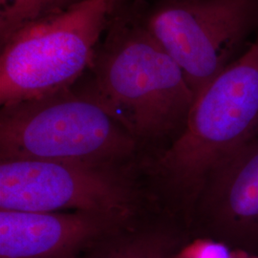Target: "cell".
I'll return each instance as SVG.
<instances>
[{
	"mask_svg": "<svg viewBox=\"0 0 258 258\" xmlns=\"http://www.w3.org/2000/svg\"><path fill=\"white\" fill-rule=\"evenodd\" d=\"M118 2L83 0L10 37L1 45V107L72 88L91 68Z\"/></svg>",
	"mask_w": 258,
	"mask_h": 258,
	"instance_id": "cell-4",
	"label": "cell"
},
{
	"mask_svg": "<svg viewBox=\"0 0 258 258\" xmlns=\"http://www.w3.org/2000/svg\"><path fill=\"white\" fill-rule=\"evenodd\" d=\"M140 142L85 91L2 106L0 161L125 165Z\"/></svg>",
	"mask_w": 258,
	"mask_h": 258,
	"instance_id": "cell-3",
	"label": "cell"
},
{
	"mask_svg": "<svg viewBox=\"0 0 258 258\" xmlns=\"http://www.w3.org/2000/svg\"><path fill=\"white\" fill-rule=\"evenodd\" d=\"M133 221L93 212L0 210V258H81Z\"/></svg>",
	"mask_w": 258,
	"mask_h": 258,
	"instance_id": "cell-8",
	"label": "cell"
},
{
	"mask_svg": "<svg viewBox=\"0 0 258 258\" xmlns=\"http://www.w3.org/2000/svg\"><path fill=\"white\" fill-rule=\"evenodd\" d=\"M160 1H162V0H160Z\"/></svg>",
	"mask_w": 258,
	"mask_h": 258,
	"instance_id": "cell-13",
	"label": "cell"
},
{
	"mask_svg": "<svg viewBox=\"0 0 258 258\" xmlns=\"http://www.w3.org/2000/svg\"><path fill=\"white\" fill-rule=\"evenodd\" d=\"M188 230L232 249L258 254V138L223 161L209 176Z\"/></svg>",
	"mask_w": 258,
	"mask_h": 258,
	"instance_id": "cell-7",
	"label": "cell"
},
{
	"mask_svg": "<svg viewBox=\"0 0 258 258\" xmlns=\"http://www.w3.org/2000/svg\"><path fill=\"white\" fill-rule=\"evenodd\" d=\"M235 258H258V254L250 253L241 249H235Z\"/></svg>",
	"mask_w": 258,
	"mask_h": 258,
	"instance_id": "cell-12",
	"label": "cell"
},
{
	"mask_svg": "<svg viewBox=\"0 0 258 258\" xmlns=\"http://www.w3.org/2000/svg\"><path fill=\"white\" fill-rule=\"evenodd\" d=\"M190 237L187 228L173 217L154 224L136 220L96 242L81 258H176Z\"/></svg>",
	"mask_w": 258,
	"mask_h": 258,
	"instance_id": "cell-9",
	"label": "cell"
},
{
	"mask_svg": "<svg viewBox=\"0 0 258 258\" xmlns=\"http://www.w3.org/2000/svg\"><path fill=\"white\" fill-rule=\"evenodd\" d=\"M0 162V210H72L137 220L143 191L127 164L38 160Z\"/></svg>",
	"mask_w": 258,
	"mask_h": 258,
	"instance_id": "cell-5",
	"label": "cell"
},
{
	"mask_svg": "<svg viewBox=\"0 0 258 258\" xmlns=\"http://www.w3.org/2000/svg\"><path fill=\"white\" fill-rule=\"evenodd\" d=\"M83 0H0V43L37 20L63 12Z\"/></svg>",
	"mask_w": 258,
	"mask_h": 258,
	"instance_id": "cell-10",
	"label": "cell"
},
{
	"mask_svg": "<svg viewBox=\"0 0 258 258\" xmlns=\"http://www.w3.org/2000/svg\"><path fill=\"white\" fill-rule=\"evenodd\" d=\"M176 258H235V249L220 240L207 236H191Z\"/></svg>",
	"mask_w": 258,
	"mask_h": 258,
	"instance_id": "cell-11",
	"label": "cell"
},
{
	"mask_svg": "<svg viewBox=\"0 0 258 258\" xmlns=\"http://www.w3.org/2000/svg\"><path fill=\"white\" fill-rule=\"evenodd\" d=\"M145 16L196 96L258 31V0H162Z\"/></svg>",
	"mask_w": 258,
	"mask_h": 258,
	"instance_id": "cell-6",
	"label": "cell"
},
{
	"mask_svg": "<svg viewBox=\"0 0 258 258\" xmlns=\"http://www.w3.org/2000/svg\"><path fill=\"white\" fill-rule=\"evenodd\" d=\"M258 138V31L241 55L194 101L184 130L152 162L151 173L172 217L189 225L215 167Z\"/></svg>",
	"mask_w": 258,
	"mask_h": 258,
	"instance_id": "cell-2",
	"label": "cell"
},
{
	"mask_svg": "<svg viewBox=\"0 0 258 258\" xmlns=\"http://www.w3.org/2000/svg\"><path fill=\"white\" fill-rule=\"evenodd\" d=\"M90 69L84 91L140 143H171L184 130L195 95L143 14L114 13Z\"/></svg>",
	"mask_w": 258,
	"mask_h": 258,
	"instance_id": "cell-1",
	"label": "cell"
}]
</instances>
